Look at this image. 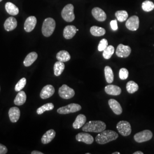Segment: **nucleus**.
Returning <instances> with one entry per match:
<instances>
[{
	"label": "nucleus",
	"instance_id": "obj_7",
	"mask_svg": "<svg viewBox=\"0 0 154 154\" xmlns=\"http://www.w3.org/2000/svg\"><path fill=\"white\" fill-rule=\"evenodd\" d=\"M152 137V132L149 130H145L137 133L134 137V140L137 143H143L149 141Z\"/></svg>",
	"mask_w": 154,
	"mask_h": 154
},
{
	"label": "nucleus",
	"instance_id": "obj_33",
	"mask_svg": "<svg viewBox=\"0 0 154 154\" xmlns=\"http://www.w3.org/2000/svg\"><path fill=\"white\" fill-rule=\"evenodd\" d=\"M142 8L144 11L149 12L154 9V4L152 1L149 0L144 1L142 4Z\"/></svg>",
	"mask_w": 154,
	"mask_h": 154
},
{
	"label": "nucleus",
	"instance_id": "obj_31",
	"mask_svg": "<svg viewBox=\"0 0 154 154\" xmlns=\"http://www.w3.org/2000/svg\"><path fill=\"white\" fill-rule=\"evenodd\" d=\"M114 48L113 46L110 45L108 46L103 51V57L106 60H109L114 53Z\"/></svg>",
	"mask_w": 154,
	"mask_h": 154
},
{
	"label": "nucleus",
	"instance_id": "obj_17",
	"mask_svg": "<svg viewBox=\"0 0 154 154\" xmlns=\"http://www.w3.org/2000/svg\"><path fill=\"white\" fill-rule=\"evenodd\" d=\"M20 110L17 107H13L9 110V116L12 123H16L20 119Z\"/></svg>",
	"mask_w": 154,
	"mask_h": 154
},
{
	"label": "nucleus",
	"instance_id": "obj_26",
	"mask_svg": "<svg viewBox=\"0 0 154 154\" xmlns=\"http://www.w3.org/2000/svg\"><path fill=\"white\" fill-rule=\"evenodd\" d=\"M56 57L58 61H61L63 62H67L71 58V56L70 55V54L66 50H61L60 51H59L57 54Z\"/></svg>",
	"mask_w": 154,
	"mask_h": 154
},
{
	"label": "nucleus",
	"instance_id": "obj_22",
	"mask_svg": "<svg viewBox=\"0 0 154 154\" xmlns=\"http://www.w3.org/2000/svg\"><path fill=\"white\" fill-rule=\"evenodd\" d=\"M38 58V54L36 52H31L28 54L23 61V65L26 67L32 65Z\"/></svg>",
	"mask_w": 154,
	"mask_h": 154
},
{
	"label": "nucleus",
	"instance_id": "obj_10",
	"mask_svg": "<svg viewBox=\"0 0 154 154\" xmlns=\"http://www.w3.org/2000/svg\"><path fill=\"white\" fill-rule=\"evenodd\" d=\"M126 28L131 31L137 30L139 26V19L137 16L130 17L126 23Z\"/></svg>",
	"mask_w": 154,
	"mask_h": 154
},
{
	"label": "nucleus",
	"instance_id": "obj_11",
	"mask_svg": "<svg viewBox=\"0 0 154 154\" xmlns=\"http://www.w3.org/2000/svg\"><path fill=\"white\" fill-rule=\"evenodd\" d=\"M54 93V88L51 85H48L42 89L40 93V97L42 99H48L51 97Z\"/></svg>",
	"mask_w": 154,
	"mask_h": 154
},
{
	"label": "nucleus",
	"instance_id": "obj_19",
	"mask_svg": "<svg viewBox=\"0 0 154 154\" xmlns=\"http://www.w3.org/2000/svg\"><path fill=\"white\" fill-rule=\"evenodd\" d=\"M105 92L110 95L117 96L122 93L121 88L119 86L114 85H109L105 88Z\"/></svg>",
	"mask_w": 154,
	"mask_h": 154
},
{
	"label": "nucleus",
	"instance_id": "obj_40",
	"mask_svg": "<svg viewBox=\"0 0 154 154\" xmlns=\"http://www.w3.org/2000/svg\"><path fill=\"white\" fill-rule=\"evenodd\" d=\"M134 154H143V152L142 151H136L134 153Z\"/></svg>",
	"mask_w": 154,
	"mask_h": 154
},
{
	"label": "nucleus",
	"instance_id": "obj_4",
	"mask_svg": "<svg viewBox=\"0 0 154 154\" xmlns=\"http://www.w3.org/2000/svg\"><path fill=\"white\" fill-rule=\"evenodd\" d=\"M62 18L66 22L73 21L75 19V15L74 13V6L72 4L66 5L61 12Z\"/></svg>",
	"mask_w": 154,
	"mask_h": 154
},
{
	"label": "nucleus",
	"instance_id": "obj_12",
	"mask_svg": "<svg viewBox=\"0 0 154 154\" xmlns=\"http://www.w3.org/2000/svg\"><path fill=\"white\" fill-rule=\"evenodd\" d=\"M37 24V18L34 16H30L27 18L24 23L25 30L29 33L33 31Z\"/></svg>",
	"mask_w": 154,
	"mask_h": 154
},
{
	"label": "nucleus",
	"instance_id": "obj_1",
	"mask_svg": "<svg viewBox=\"0 0 154 154\" xmlns=\"http://www.w3.org/2000/svg\"><path fill=\"white\" fill-rule=\"evenodd\" d=\"M118 138V134L112 130H104L99 132L96 138V142L99 144H105L111 141L115 140Z\"/></svg>",
	"mask_w": 154,
	"mask_h": 154
},
{
	"label": "nucleus",
	"instance_id": "obj_20",
	"mask_svg": "<svg viewBox=\"0 0 154 154\" xmlns=\"http://www.w3.org/2000/svg\"><path fill=\"white\" fill-rule=\"evenodd\" d=\"M55 135H56V132L54 130L50 129L49 130H48V131L45 133L44 135L41 138L42 143L44 144L49 143L53 140L54 138H55Z\"/></svg>",
	"mask_w": 154,
	"mask_h": 154
},
{
	"label": "nucleus",
	"instance_id": "obj_18",
	"mask_svg": "<svg viewBox=\"0 0 154 154\" xmlns=\"http://www.w3.org/2000/svg\"><path fill=\"white\" fill-rule=\"evenodd\" d=\"M109 105L110 109L116 115H121L122 113L123 110L121 106L117 100L114 99H110L109 100Z\"/></svg>",
	"mask_w": 154,
	"mask_h": 154
},
{
	"label": "nucleus",
	"instance_id": "obj_5",
	"mask_svg": "<svg viewBox=\"0 0 154 154\" xmlns=\"http://www.w3.org/2000/svg\"><path fill=\"white\" fill-rule=\"evenodd\" d=\"M116 128L119 134L124 137L128 136L131 133V127L128 122L125 121L119 122L117 123Z\"/></svg>",
	"mask_w": 154,
	"mask_h": 154
},
{
	"label": "nucleus",
	"instance_id": "obj_21",
	"mask_svg": "<svg viewBox=\"0 0 154 154\" xmlns=\"http://www.w3.org/2000/svg\"><path fill=\"white\" fill-rule=\"evenodd\" d=\"M86 121V117L83 114H79L77 116L75 121L72 124V127L74 129H79L82 127Z\"/></svg>",
	"mask_w": 154,
	"mask_h": 154
},
{
	"label": "nucleus",
	"instance_id": "obj_36",
	"mask_svg": "<svg viewBox=\"0 0 154 154\" xmlns=\"http://www.w3.org/2000/svg\"><path fill=\"white\" fill-rule=\"evenodd\" d=\"M108 46V41L106 39L103 38L100 40L99 42L98 50L99 51H103Z\"/></svg>",
	"mask_w": 154,
	"mask_h": 154
},
{
	"label": "nucleus",
	"instance_id": "obj_8",
	"mask_svg": "<svg viewBox=\"0 0 154 154\" xmlns=\"http://www.w3.org/2000/svg\"><path fill=\"white\" fill-rule=\"evenodd\" d=\"M58 94L62 98L65 99H70L75 95V91L72 88L66 85H63L58 90Z\"/></svg>",
	"mask_w": 154,
	"mask_h": 154
},
{
	"label": "nucleus",
	"instance_id": "obj_41",
	"mask_svg": "<svg viewBox=\"0 0 154 154\" xmlns=\"http://www.w3.org/2000/svg\"><path fill=\"white\" fill-rule=\"evenodd\" d=\"M112 154H120L119 152H113Z\"/></svg>",
	"mask_w": 154,
	"mask_h": 154
},
{
	"label": "nucleus",
	"instance_id": "obj_34",
	"mask_svg": "<svg viewBox=\"0 0 154 154\" xmlns=\"http://www.w3.org/2000/svg\"><path fill=\"white\" fill-rule=\"evenodd\" d=\"M26 84V79L25 78H22L17 83L15 86V91L17 92H19L21 91L22 89L25 88Z\"/></svg>",
	"mask_w": 154,
	"mask_h": 154
},
{
	"label": "nucleus",
	"instance_id": "obj_42",
	"mask_svg": "<svg viewBox=\"0 0 154 154\" xmlns=\"http://www.w3.org/2000/svg\"><path fill=\"white\" fill-rule=\"evenodd\" d=\"M2 1V0H0V2H1V1Z\"/></svg>",
	"mask_w": 154,
	"mask_h": 154
},
{
	"label": "nucleus",
	"instance_id": "obj_16",
	"mask_svg": "<svg viewBox=\"0 0 154 154\" xmlns=\"http://www.w3.org/2000/svg\"><path fill=\"white\" fill-rule=\"evenodd\" d=\"M4 26L6 31L7 32H11L14 30L17 26V21L16 19L13 17H9L6 20Z\"/></svg>",
	"mask_w": 154,
	"mask_h": 154
},
{
	"label": "nucleus",
	"instance_id": "obj_2",
	"mask_svg": "<svg viewBox=\"0 0 154 154\" xmlns=\"http://www.w3.org/2000/svg\"><path fill=\"white\" fill-rule=\"evenodd\" d=\"M106 125L103 122L100 121H91L84 125L82 127L83 131L85 132H102L105 130Z\"/></svg>",
	"mask_w": 154,
	"mask_h": 154
},
{
	"label": "nucleus",
	"instance_id": "obj_23",
	"mask_svg": "<svg viewBox=\"0 0 154 154\" xmlns=\"http://www.w3.org/2000/svg\"><path fill=\"white\" fill-rule=\"evenodd\" d=\"M26 100V95L23 91H19L14 100V103L17 106H22Z\"/></svg>",
	"mask_w": 154,
	"mask_h": 154
},
{
	"label": "nucleus",
	"instance_id": "obj_13",
	"mask_svg": "<svg viewBox=\"0 0 154 154\" xmlns=\"http://www.w3.org/2000/svg\"><path fill=\"white\" fill-rule=\"evenodd\" d=\"M76 140L88 144H91L94 142V138L89 134L86 132H80L76 135Z\"/></svg>",
	"mask_w": 154,
	"mask_h": 154
},
{
	"label": "nucleus",
	"instance_id": "obj_29",
	"mask_svg": "<svg viewBox=\"0 0 154 154\" xmlns=\"http://www.w3.org/2000/svg\"><path fill=\"white\" fill-rule=\"evenodd\" d=\"M126 89L128 93L133 94L137 91L139 89V86L137 83L134 81H129L126 85Z\"/></svg>",
	"mask_w": 154,
	"mask_h": 154
},
{
	"label": "nucleus",
	"instance_id": "obj_39",
	"mask_svg": "<svg viewBox=\"0 0 154 154\" xmlns=\"http://www.w3.org/2000/svg\"><path fill=\"white\" fill-rule=\"evenodd\" d=\"M31 154H43L44 153L43 152H40V151H33L32 152H31Z\"/></svg>",
	"mask_w": 154,
	"mask_h": 154
},
{
	"label": "nucleus",
	"instance_id": "obj_6",
	"mask_svg": "<svg viewBox=\"0 0 154 154\" xmlns=\"http://www.w3.org/2000/svg\"><path fill=\"white\" fill-rule=\"evenodd\" d=\"M81 105L77 103H71L63 107H61L57 110V112L60 114H67L75 112L81 110Z\"/></svg>",
	"mask_w": 154,
	"mask_h": 154
},
{
	"label": "nucleus",
	"instance_id": "obj_30",
	"mask_svg": "<svg viewBox=\"0 0 154 154\" xmlns=\"http://www.w3.org/2000/svg\"><path fill=\"white\" fill-rule=\"evenodd\" d=\"M54 107V106L53 105V103H48L39 107L38 109L37 110V113L38 115H41L45 111L53 110Z\"/></svg>",
	"mask_w": 154,
	"mask_h": 154
},
{
	"label": "nucleus",
	"instance_id": "obj_27",
	"mask_svg": "<svg viewBox=\"0 0 154 154\" xmlns=\"http://www.w3.org/2000/svg\"><path fill=\"white\" fill-rule=\"evenodd\" d=\"M105 75L106 80L108 83H111L114 81V72L110 66H106L105 67Z\"/></svg>",
	"mask_w": 154,
	"mask_h": 154
},
{
	"label": "nucleus",
	"instance_id": "obj_15",
	"mask_svg": "<svg viewBox=\"0 0 154 154\" xmlns=\"http://www.w3.org/2000/svg\"><path fill=\"white\" fill-rule=\"evenodd\" d=\"M77 28L74 25H68L63 30V35L65 39H70L73 38L77 33Z\"/></svg>",
	"mask_w": 154,
	"mask_h": 154
},
{
	"label": "nucleus",
	"instance_id": "obj_38",
	"mask_svg": "<svg viewBox=\"0 0 154 154\" xmlns=\"http://www.w3.org/2000/svg\"><path fill=\"white\" fill-rule=\"evenodd\" d=\"M8 152V149L4 145L0 143V154H5Z\"/></svg>",
	"mask_w": 154,
	"mask_h": 154
},
{
	"label": "nucleus",
	"instance_id": "obj_14",
	"mask_svg": "<svg viewBox=\"0 0 154 154\" xmlns=\"http://www.w3.org/2000/svg\"><path fill=\"white\" fill-rule=\"evenodd\" d=\"M92 15L95 20L100 22H103L106 20L107 16L105 11L99 8H94L92 9Z\"/></svg>",
	"mask_w": 154,
	"mask_h": 154
},
{
	"label": "nucleus",
	"instance_id": "obj_3",
	"mask_svg": "<svg viewBox=\"0 0 154 154\" xmlns=\"http://www.w3.org/2000/svg\"><path fill=\"white\" fill-rule=\"evenodd\" d=\"M55 20L52 18H47L43 22L42 33L46 37L51 36L54 32L55 28Z\"/></svg>",
	"mask_w": 154,
	"mask_h": 154
},
{
	"label": "nucleus",
	"instance_id": "obj_37",
	"mask_svg": "<svg viewBox=\"0 0 154 154\" xmlns=\"http://www.w3.org/2000/svg\"><path fill=\"white\" fill-rule=\"evenodd\" d=\"M110 26L112 30L114 31H116L118 30V23H117V21L116 20H112L110 22Z\"/></svg>",
	"mask_w": 154,
	"mask_h": 154
},
{
	"label": "nucleus",
	"instance_id": "obj_32",
	"mask_svg": "<svg viewBox=\"0 0 154 154\" xmlns=\"http://www.w3.org/2000/svg\"><path fill=\"white\" fill-rule=\"evenodd\" d=\"M116 17L119 22H123L125 21L128 18V14L126 11H119L116 13Z\"/></svg>",
	"mask_w": 154,
	"mask_h": 154
},
{
	"label": "nucleus",
	"instance_id": "obj_24",
	"mask_svg": "<svg viewBox=\"0 0 154 154\" xmlns=\"http://www.w3.org/2000/svg\"><path fill=\"white\" fill-rule=\"evenodd\" d=\"M5 9L7 13L11 16H16L19 13V9L18 7L10 2L6 3Z\"/></svg>",
	"mask_w": 154,
	"mask_h": 154
},
{
	"label": "nucleus",
	"instance_id": "obj_9",
	"mask_svg": "<svg viewBox=\"0 0 154 154\" xmlns=\"http://www.w3.org/2000/svg\"><path fill=\"white\" fill-rule=\"evenodd\" d=\"M131 52V49L130 46L119 44L116 50V54L118 57L127 58L130 55Z\"/></svg>",
	"mask_w": 154,
	"mask_h": 154
},
{
	"label": "nucleus",
	"instance_id": "obj_28",
	"mask_svg": "<svg viewBox=\"0 0 154 154\" xmlns=\"http://www.w3.org/2000/svg\"><path fill=\"white\" fill-rule=\"evenodd\" d=\"M90 33L95 37H100L105 35L106 30L103 28L93 26L90 28Z\"/></svg>",
	"mask_w": 154,
	"mask_h": 154
},
{
	"label": "nucleus",
	"instance_id": "obj_35",
	"mask_svg": "<svg viewBox=\"0 0 154 154\" xmlns=\"http://www.w3.org/2000/svg\"><path fill=\"white\" fill-rule=\"evenodd\" d=\"M129 72L126 68H122L119 72V76L122 80H126L128 77Z\"/></svg>",
	"mask_w": 154,
	"mask_h": 154
},
{
	"label": "nucleus",
	"instance_id": "obj_25",
	"mask_svg": "<svg viewBox=\"0 0 154 154\" xmlns=\"http://www.w3.org/2000/svg\"><path fill=\"white\" fill-rule=\"evenodd\" d=\"M65 66L63 62L60 61L56 62L54 65V73L55 76L58 77L61 75L65 70Z\"/></svg>",
	"mask_w": 154,
	"mask_h": 154
}]
</instances>
